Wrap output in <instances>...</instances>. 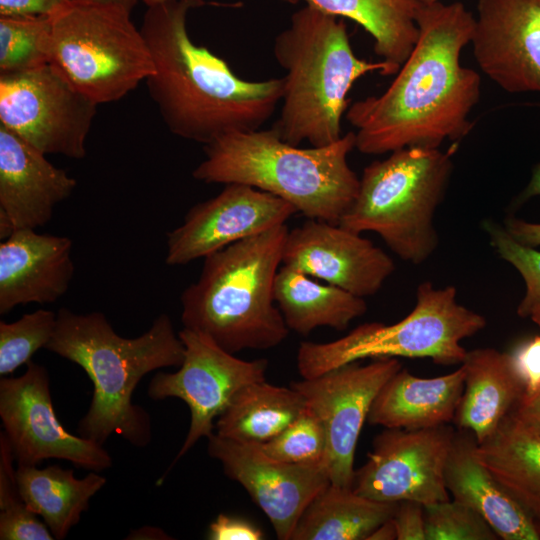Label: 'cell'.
I'll use <instances>...</instances> for the list:
<instances>
[{
    "instance_id": "cell-1",
    "label": "cell",
    "mask_w": 540,
    "mask_h": 540,
    "mask_svg": "<svg viewBox=\"0 0 540 540\" xmlns=\"http://www.w3.org/2000/svg\"><path fill=\"white\" fill-rule=\"evenodd\" d=\"M418 40L389 87L349 105L355 148L381 155L408 148H439L472 129L469 114L479 102L481 77L460 63L475 16L463 3L421 4Z\"/></svg>"
},
{
    "instance_id": "cell-2",
    "label": "cell",
    "mask_w": 540,
    "mask_h": 540,
    "mask_svg": "<svg viewBox=\"0 0 540 540\" xmlns=\"http://www.w3.org/2000/svg\"><path fill=\"white\" fill-rule=\"evenodd\" d=\"M203 0H165L148 6L142 35L154 73L145 81L169 131L209 144L233 132L260 129L283 95V78L250 81L188 33L187 16Z\"/></svg>"
},
{
    "instance_id": "cell-3",
    "label": "cell",
    "mask_w": 540,
    "mask_h": 540,
    "mask_svg": "<svg viewBox=\"0 0 540 540\" xmlns=\"http://www.w3.org/2000/svg\"><path fill=\"white\" fill-rule=\"evenodd\" d=\"M45 349L79 365L93 384L89 409L78 423L80 436L102 445L112 434L136 447L150 442L149 414L132 402V395L146 374L179 367L184 360V343L167 314L156 317L140 336L125 338L101 312L61 308Z\"/></svg>"
},
{
    "instance_id": "cell-4",
    "label": "cell",
    "mask_w": 540,
    "mask_h": 540,
    "mask_svg": "<svg viewBox=\"0 0 540 540\" xmlns=\"http://www.w3.org/2000/svg\"><path fill=\"white\" fill-rule=\"evenodd\" d=\"M273 54L286 72L280 116L273 128L294 146L306 141L321 147L339 140L354 82L370 72L392 76L400 69L383 60L358 58L345 21L307 4L275 36Z\"/></svg>"
},
{
    "instance_id": "cell-5",
    "label": "cell",
    "mask_w": 540,
    "mask_h": 540,
    "mask_svg": "<svg viewBox=\"0 0 540 540\" xmlns=\"http://www.w3.org/2000/svg\"><path fill=\"white\" fill-rule=\"evenodd\" d=\"M354 148V132L309 148L283 141L273 127L233 132L204 145L205 159L192 175L204 183L246 184L283 199L308 219L339 224L359 190L360 178L348 163Z\"/></svg>"
},
{
    "instance_id": "cell-6",
    "label": "cell",
    "mask_w": 540,
    "mask_h": 540,
    "mask_svg": "<svg viewBox=\"0 0 540 540\" xmlns=\"http://www.w3.org/2000/svg\"><path fill=\"white\" fill-rule=\"evenodd\" d=\"M288 231L276 226L205 257L198 280L180 298L183 328L231 354L281 344L289 328L275 305L274 283Z\"/></svg>"
},
{
    "instance_id": "cell-7",
    "label": "cell",
    "mask_w": 540,
    "mask_h": 540,
    "mask_svg": "<svg viewBox=\"0 0 540 540\" xmlns=\"http://www.w3.org/2000/svg\"><path fill=\"white\" fill-rule=\"evenodd\" d=\"M453 142L439 148L408 147L366 166L358 194L339 225L357 233L374 232L402 260L424 263L436 250V209L451 177Z\"/></svg>"
},
{
    "instance_id": "cell-8",
    "label": "cell",
    "mask_w": 540,
    "mask_h": 540,
    "mask_svg": "<svg viewBox=\"0 0 540 540\" xmlns=\"http://www.w3.org/2000/svg\"><path fill=\"white\" fill-rule=\"evenodd\" d=\"M485 326L483 315L458 302L454 286L435 288L426 281L417 288L412 311L397 323H364L331 342H302L297 369L309 379L367 358H429L439 365L461 364L467 354L461 341Z\"/></svg>"
},
{
    "instance_id": "cell-9",
    "label": "cell",
    "mask_w": 540,
    "mask_h": 540,
    "mask_svg": "<svg viewBox=\"0 0 540 540\" xmlns=\"http://www.w3.org/2000/svg\"><path fill=\"white\" fill-rule=\"evenodd\" d=\"M128 9L70 0L50 19L49 64L96 104L117 101L154 73Z\"/></svg>"
},
{
    "instance_id": "cell-10",
    "label": "cell",
    "mask_w": 540,
    "mask_h": 540,
    "mask_svg": "<svg viewBox=\"0 0 540 540\" xmlns=\"http://www.w3.org/2000/svg\"><path fill=\"white\" fill-rule=\"evenodd\" d=\"M97 105L51 64L0 75V125L44 154L83 159Z\"/></svg>"
},
{
    "instance_id": "cell-11",
    "label": "cell",
    "mask_w": 540,
    "mask_h": 540,
    "mask_svg": "<svg viewBox=\"0 0 540 540\" xmlns=\"http://www.w3.org/2000/svg\"><path fill=\"white\" fill-rule=\"evenodd\" d=\"M185 356L175 372H159L150 381L147 394L157 401L174 397L190 409V426L171 467L201 438L213 434V421L244 386L266 380L267 359L242 360L207 336L186 328L179 333Z\"/></svg>"
},
{
    "instance_id": "cell-12",
    "label": "cell",
    "mask_w": 540,
    "mask_h": 540,
    "mask_svg": "<svg viewBox=\"0 0 540 540\" xmlns=\"http://www.w3.org/2000/svg\"><path fill=\"white\" fill-rule=\"evenodd\" d=\"M455 430L385 428L372 443L367 461L355 471L352 489L380 502L429 505L450 500L444 471Z\"/></svg>"
},
{
    "instance_id": "cell-13",
    "label": "cell",
    "mask_w": 540,
    "mask_h": 540,
    "mask_svg": "<svg viewBox=\"0 0 540 540\" xmlns=\"http://www.w3.org/2000/svg\"><path fill=\"white\" fill-rule=\"evenodd\" d=\"M19 377L0 379V418L17 465L62 459L90 471L112 465L102 444L68 432L54 411L47 369L29 361Z\"/></svg>"
},
{
    "instance_id": "cell-14",
    "label": "cell",
    "mask_w": 540,
    "mask_h": 540,
    "mask_svg": "<svg viewBox=\"0 0 540 540\" xmlns=\"http://www.w3.org/2000/svg\"><path fill=\"white\" fill-rule=\"evenodd\" d=\"M401 368L397 358L374 359L367 365L355 361L290 383L324 427V463L331 484L352 488L355 450L363 424L381 387Z\"/></svg>"
},
{
    "instance_id": "cell-15",
    "label": "cell",
    "mask_w": 540,
    "mask_h": 540,
    "mask_svg": "<svg viewBox=\"0 0 540 540\" xmlns=\"http://www.w3.org/2000/svg\"><path fill=\"white\" fill-rule=\"evenodd\" d=\"M208 454L227 477L238 482L271 522L280 540H290L308 504L330 484L324 462L295 464L273 459L259 444L213 433Z\"/></svg>"
},
{
    "instance_id": "cell-16",
    "label": "cell",
    "mask_w": 540,
    "mask_h": 540,
    "mask_svg": "<svg viewBox=\"0 0 540 540\" xmlns=\"http://www.w3.org/2000/svg\"><path fill=\"white\" fill-rule=\"evenodd\" d=\"M297 210L283 199L240 183L226 184L216 196L194 205L183 223L167 234L166 264L205 258L235 242L261 234Z\"/></svg>"
},
{
    "instance_id": "cell-17",
    "label": "cell",
    "mask_w": 540,
    "mask_h": 540,
    "mask_svg": "<svg viewBox=\"0 0 540 540\" xmlns=\"http://www.w3.org/2000/svg\"><path fill=\"white\" fill-rule=\"evenodd\" d=\"M282 263L362 298L375 295L395 270L361 233L316 219L288 231Z\"/></svg>"
},
{
    "instance_id": "cell-18",
    "label": "cell",
    "mask_w": 540,
    "mask_h": 540,
    "mask_svg": "<svg viewBox=\"0 0 540 540\" xmlns=\"http://www.w3.org/2000/svg\"><path fill=\"white\" fill-rule=\"evenodd\" d=\"M475 60L509 93H540V0H478Z\"/></svg>"
},
{
    "instance_id": "cell-19",
    "label": "cell",
    "mask_w": 540,
    "mask_h": 540,
    "mask_svg": "<svg viewBox=\"0 0 540 540\" xmlns=\"http://www.w3.org/2000/svg\"><path fill=\"white\" fill-rule=\"evenodd\" d=\"M77 181L42 153L0 125V238L36 229L52 218Z\"/></svg>"
},
{
    "instance_id": "cell-20",
    "label": "cell",
    "mask_w": 540,
    "mask_h": 540,
    "mask_svg": "<svg viewBox=\"0 0 540 540\" xmlns=\"http://www.w3.org/2000/svg\"><path fill=\"white\" fill-rule=\"evenodd\" d=\"M73 275L69 237L16 230L0 244V314L19 305L54 303Z\"/></svg>"
},
{
    "instance_id": "cell-21",
    "label": "cell",
    "mask_w": 540,
    "mask_h": 540,
    "mask_svg": "<svg viewBox=\"0 0 540 540\" xmlns=\"http://www.w3.org/2000/svg\"><path fill=\"white\" fill-rule=\"evenodd\" d=\"M471 431L456 432L444 471L453 500L479 515L503 540H540L534 518L503 488L477 459Z\"/></svg>"
},
{
    "instance_id": "cell-22",
    "label": "cell",
    "mask_w": 540,
    "mask_h": 540,
    "mask_svg": "<svg viewBox=\"0 0 540 540\" xmlns=\"http://www.w3.org/2000/svg\"><path fill=\"white\" fill-rule=\"evenodd\" d=\"M465 370L420 378L401 368L381 387L367 422L385 428L423 429L454 421L464 391Z\"/></svg>"
},
{
    "instance_id": "cell-23",
    "label": "cell",
    "mask_w": 540,
    "mask_h": 540,
    "mask_svg": "<svg viewBox=\"0 0 540 540\" xmlns=\"http://www.w3.org/2000/svg\"><path fill=\"white\" fill-rule=\"evenodd\" d=\"M464 391L454 423L471 431L477 443L490 437L524 394L510 353L494 348L467 351Z\"/></svg>"
},
{
    "instance_id": "cell-24",
    "label": "cell",
    "mask_w": 540,
    "mask_h": 540,
    "mask_svg": "<svg viewBox=\"0 0 540 540\" xmlns=\"http://www.w3.org/2000/svg\"><path fill=\"white\" fill-rule=\"evenodd\" d=\"M477 459L503 488L540 520V432L511 412L475 447Z\"/></svg>"
},
{
    "instance_id": "cell-25",
    "label": "cell",
    "mask_w": 540,
    "mask_h": 540,
    "mask_svg": "<svg viewBox=\"0 0 540 540\" xmlns=\"http://www.w3.org/2000/svg\"><path fill=\"white\" fill-rule=\"evenodd\" d=\"M274 299L289 330L303 336L318 327L345 330L367 311L364 298L284 264L275 278Z\"/></svg>"
},
{
    "instance_id": "cell-26",
    "label": "cell",
    "mask_w": 540,
    "mask_h": 540,
    "mask_svg": "<svg viewBox=\"0 0 540 540\" xmlns=\"http://www.w3.org/2000/svg\"><path fill=\"white\" fill-rule=\"evenodd\" d=\"M16 477L21 497L40 516L55 539H64L89 507L90 499L106 484L97 471L76 478L72 469L58 465L38 468L17 465Z\"/></svg>"
},
{
    "instance_id": "cell-27",
    "label": "cell",
    "mask_w": 540,
    "mask_h": 540,
    "mask_svg": "<svg viewBox=\"0 0 540 540\" xmlns=\"http://www.w3.org/2000/svg\"><path fill=\"white\" fill-rule=\"evenodd\" d=\"M397 503L372 500L330 483L308 504L290 540H366L392 518Z\"/></svg>"
},
{
    "instance_id": "cell-28",
    "label": "cell",
    "mask_w": 540,
    "mask_h": 540,
    "mask_svg": "<svg viewBox=\"0 0 540 540\" xmlns=\"http://www.w3.org/2000/svg\"><path fill=\"white\" fill-rule=\"evenodd\" d=\"M306 408L291 388L250 383L232 397L216 421V434L242 443H265L282 432Z\"/></svg>"
},
{
    "instance_id": "cell-29",
    "label": "cell",
    "mask_w": 540,
    "mask_h": 540,
    "mask_svg": "<svg viewBox=\"0 0 540 540\" xmlns=\"http://www.w3.org/2000/svg\"><path fill=\"white\" fill-rule=\"evenodd\" d=\"M307 5L359 24L373 38L383 61L401 67L412 52L419 28V0H304Z\"/></svg>"
},
{
    "instance_id": "cell-30",
    "label": "cell",
    "mask_w": 540,
    "mask_h": 540,
    "mask_svg": "<svg viewBox=\"0 0 540 540\" xmlns=\"http://www.w3.org/2000/svg\"><path fill=\"white\" fill-rule=\"evenodd\" d=\"M49 60V16L0 17V75L33 70Z\"/></svg>"
},
{
    "instance_id": "cell-31",
    "label": "cell",
    "mask_w": 540,
    "mask_h": 540,
    "mask_svg": "<svg viewBox=\"0 0 540 540\" xmlns=\"http://www.w3.org/2000/svg\"><path fill=\"white\" fill-rule=\"evenodd\" d=\"M57 322V313L38 309L18 320L0 322V375L9 376L17 368L31 361L41 348H46Z\"/></svg>"
},
{
    "instance_id": "cell-32",
    "label": "cell",
    "mask_w": 540,
    "mask_h": 540,
    "mask_svg": "<svg viewBox=\"0 0 540 540\" xmlns=\"http://www.w3.org/2000/svg\"><path fill=\"white\" fill-rule=\"evenodd\" d=\"M269 457L288 463L324 462L327 440L319 418L307 406L282 432L259 444Z\"/></svg>"
},
{
    "instance_id": "cell-33",
    "label": "cell",
    "mask_w": 540,
    "mask_h": 540,
    "mask_svg": "<svg viewBox=\"0 0 540 540\" xmlns=\"http://www.w3.org/2000/svg\"><path fill=\"white\" fill-rule=\"evenodd\" d=\"M426 540H497L496 532L469 506L453 501L424 505Z\"/></svg>"
},
{
    "instance_id": "cell-34",
    "label": "cell",
    "mask_w": 540,
    "mask_h": 540,
    "mask_svg": "<svg viewBox=\"0 0 540 540\" xmlns=\"http://www.w3.org/2000/svg\"><path fill=\"white\" fill-rule=\"evenodd\" d=\"M490 245L500 258L512 265L525 282V294L517 307V314L526 318L540 305V251L516 241L498 223L486 220L482 223Z\"/></svg>"
},
{
    "instance_id": "cell-35",
    "label": "cell",
    "mask_w": 540,
    "mask_h": 540,
    "mask_svg": "<svg viewBox=\"0 0 540 540\" xmlns=\"http://www.w3.org/2000/svg\"><path fill=\"white\" fill-rule=\"evenodd\" d=\"M1 540H53L48 526L38 515L23 503L16 507L0 510Z\"/></svg>"
},
{
    "instance_id": "cell-36",
    "label": "cell",
    "mask_w": 540,
    "mask_h": 540,
    "mask_svg": "<svg viewBox=\"0 0 540 540\" xmlns=\"http://www.w3.org/2000/svg\"><path fill=\"white\" fill-rule=\"evenodd\" d=\"M510 354L524 386L521 399L540 393V335L520 343Z\"/></svg>"
},
{
    "instance_id": "cell-37",
    "label": "cell",
    "mask_w": 540,
    "mask_h": 540,
    "mask_svg": "<svg viewBox=\"0 0 540 540\" xmlns=\"http://www.w3.org/2000/svg\"><path fill=\"white\" fill-rule=\"evenodd\" d=\"M397 540H426L424 507L415 501H400L392 516Z\"/></svg>"
},
{
    "instance_id": "cell-38",
    "label": "cell",
    "mask_w": 540,
    "mask_h": 540,
    "mask_svg": "<svg viewBox=\"0 0 540 540\" xmlns=\"http://www.w3.org/2000/svg\"><path fill=\"white\" fill-rule=\"evenodd\" d=\"M208 539L260 540L263 539V533L257 526L244 519L219 514L209 526Z\"/></svg>"
},
{
    "instance_id": "cell-39",
    "label": "cell",
    "mask_w": 540,
    "mask_h": 540,
    "mask_svg": "<svg viewBox=\"0 0 540 540\" xmlns=\"http://www.w3.org/2000/svg\"><path fill=\"white\" fill-rule=\"evenodd\" d=\"M70 0H0V17H44Z\"/></svg>"
},
{
    "instance_id": "cell-40",
    "label": "cell",
    "mask_w": 540,
    "mask_h": 540,
    "mask_svg": "<svg viewBox=\"0 0 540 540\" xmlns=\"http://www.w3.org/2000/svg\"><path fill=\"white\" fill-rule=\"evenodd\" d=\"M529 318L540 328V305L537 306ZM511 413L520 421L540 432V393L521 399Z\"/></svg>"
},
{
    "instance_id": "cell-41",
    "label": "cell",
    "mask_w": 540,
    "mask_h": 540,
    "mask_svg": "<svg viewBox=\"0 0 540 540\" xmlns=\"http://www.w3.org/2000/svg\"><path fill=\"white\" fill-rule=\"evenodd\" d=\"M504 228L519 243L534 248L540 246V223L510 216L504 221Z\"/></svg>"
},
{
    "instance_id": "cell-42",
    "label": "cell",
    "mask_w": 540,
    "mask_h": 540,
    "mask_svg": "<svg viewBox=\"0 0 540 540\" xmlns=\"http://www.w3.org/2000/svg\"><path fill=\"white\" fill-rule=\"evenodd\" d=\"M540 195V163L534 167L531 180L517 198V204L524 203L528 199Z\"/></svg>"
},
{
    "instance_id": "cell-43",
    "label": "cell",
    "mask_w": 540,
    "mask_h": 540,
    "mask_svg": "<svg viewBox=\"0 0 540 540\" xmlns=\"http://www.w3.org/2000/svg\"><path fill=\"white\" fill-rule=\"evenodd\" d=\"M397 539L396 529L392 519L379 525L366 540H394Z\"/></svg>"
},
{
    "instance_id": "cell-44",
    "label": "cell",
    "mask_w": 540,
    "mask_h": 540,
    "mask_svg": "<svg viewBox=\"0 0 540 540\" xmlns=\"http://www.w3.org/2000/svg\"><path fill=\"white\" fill-rule=\"evenodd\" d=\"M82 1H88V2L100 3V4L117 5V6L124 7L128 9L129 11H132L134 6L139 2V0H82Z\"/></svg>"
},
{
    "instance_id": "cell-45",
    "label": "cell",
    "mask_w": 540,
    "mask_h": 540,
    "mask_svg": "<svg viewBox=\"0 0 540 540\" xmlns=\"http://www.w3.org/2000/svg\"><path fill=\"white\" fill-rule=\"evenodd\" d=\"M165 0H143V2L147 5V6H150V5H153V4H156V3H159V2H163ZM288 4H297L300 2V0H282Z\"/></svg>"
},
{
    "instance_id": "cell-46",
    "label": "cell",
    "mask_w": 540,
    "mask_h": 540,
    "mask_svg": "<svg viewBox=\"0 0 540 540\" xmlns=\"http://www.w3.org/2000/svg\"><path fill=\"white\" fill-rule=\"evenodd\" d=\"M419 1L422 2L423 4H430V3H434L440 0H419Z\"/></svg>"
},
{
    "instance_id": "cell-47",
    "label": "cell",
    "mask_w": 540,
    "mask_h": 540,
    "mask_svg": "<svg viewBox=\"0 0 540 540\" xmlns=\"http://www.w3.org/2000/svg\"><path fill=\"white\" fill-rule=\"evenodd\" d=\"M537 532L540 536V520L535 521Z\"/></svg>"
}]
</instances>
